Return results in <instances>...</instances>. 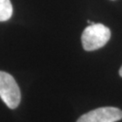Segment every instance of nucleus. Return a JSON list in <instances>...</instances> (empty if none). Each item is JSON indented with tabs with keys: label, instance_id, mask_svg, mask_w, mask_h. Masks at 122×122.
<instances>
[{
	"label": "nucleus",
	"instance_id": "f257e3e1",
	"mask_svg": "<svg viewBox=\"0 0 122 122\" xmlns=\"http://www.w3.org/2000/svg\"><path fill=\"white\" fill-rule=\"evenodd\" d=\"M111 32L102 24H92L87 26L82 35L81 43L85 51H95L103 47L109 42Z\"/></svg>",
	"mask_w": 122,
	"mask_h": 122
},
{
	"label": "nucleus",
	"instance_id": "f03ea898",
	"mask_svg": "<svg viewBox=\"0 0 122 122\" xmlns=\"http://www.w3.org/2000/svg\"><path fill=\"white\" fill-rule=\"evenodd\" d=\"M0 98L9 109L17 108L21 100V92L11 74L0 71Z\"/></svg>",
	"mask_w": 122,
	"mask_h": 122
},
{
	"label": "nucleus",
	"instance_id": "7ed1b4c3",
	"mask_svg": "<svg viewBox=\"0 0 122 122\" xmlns=\"http://www.w3.org/2000/svg\"><path fill=\"white\" fill-rule=\"evenodd\" d=\"M122 119V110L115 107H103L82 115L77 122H117Z\"/></svg>",
	"mask_w": 122,
	"mask_h": 122
},
{
	"label": "nucleus",
	"instance_id": "20e7f679",
	"mask_svg": "<svg viewBox=\"0 0 122 122\" xmlns=\"http://www.w3.org/2000/svg\"><path fill=\"white\" fill-rule=\"evenodd\" d=\"M13 6L10 0H0V22L8 20L12 16Z\"/></svg>",
	"mask_w": 122,
	"mask_h": 122
},
{
	"label": "nucleus",
	"instance_id": "39448f33",
	"mask_svg": "<svg viewBox=\"0 0 122 122\" xmlns=\"http://www.w3.org/2000/svg\"><path fill=\"white\" fill-rule=\"evenodd\" d=\"M119 75L122 77V66H121V68H120V70H119Z\"/></svg>",
	"mask_w": 122,
	"mask_h": 122
}]
</instances>
